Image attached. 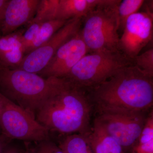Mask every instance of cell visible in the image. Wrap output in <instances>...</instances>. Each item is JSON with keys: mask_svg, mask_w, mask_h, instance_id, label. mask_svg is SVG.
<instances>
[{"mask_svg": "<svg viewBox=\"0 0 153 153\" xmlns=\"http://www.w3.org/2000/svg\"><path fill=\"white\" fill-rule=\"evenodd\" d=\"M60 137L58 146L64 153H93L87 135L73 134Z\"/></svg>", "mask_w": 153, "mask_h": 153, "instance_id": "obj_15", "label": "cell"}, {"mask_svg": "<svg viewBox=\"0 0 153 153\" xmlns=\"http://www.w3.org/2000/svg\"><path fill=\"white\" fill-rule=\"evenodd\" d=\"M88 52L80 30L58 49L48 65L37 74L45 78H65L72 68Z\"/></svg>", "mask_w": 153, "mask_h": 153, "instance_id": "obj_10", "label": "cell"}, {"mask_svg": "<svg viewBox=\"0 0 153 153\" xmlns=\"http://www.w3.org/2000/svg\"><path fill=\"white\" fill-rule=\"evenodd\" d=\"M133 64V61L120 51L88 52L64 78L89 90L104 82L121 68Z\"/></svg>", "mask_w": 153, "mask_h": 153, "instance_id": "obj_4", "label": "cell"}, {"mask_svg": "<svg viewBox=\"0 0 153 153\" xmlns=\"http://www.w3.org/2000/svg\"><path fill=\"white\" fill-rule=\"evenodd\" d=\"M94 109L88 90L65 78H56L50 92L41 102L36 119L50 133L60 137L87 135Z\"/></svg>", "mask_w": 153, "mask_h": 153, "instance_id": "obj_1", "label": "cell"}, {"mask_svg": "<svg viewBox=\"0 0 153 153\" xmlns=\"http://www.w3.org/2000/svg\"><path fill=\"white\" fill-rule=\"evenodd\" d=\"M59 3V0H40L36 14L29 23H43L56 20Z\"/></svg>", "mask_w": 153, "mask_h": 153, "instance_id": "obj_17", "label": "cell"}, {"mask_svg": "<svg viewBox=\"0 0 153 153\" xmlns=\"http://www.w3.org/2000/svg\"><path fill=\"white\" fill-rule=\"evenodd\" d=\"M11 141V140L9 139L1 134H0V153H3Z\"/></svg>", "mask_w": 153, "mask_h": 153, "instance_id": "obj_24", "label": "cell"}, {"mask_svg": "<svg viewBox=\"0 0 153 153\" xmlns=\"http://www.w3.org/2000/svg\"><path fill=\"white\" fill-rule=\"evenodd\" d=\"M3 153H25L24 151H22L15 146L9 145L5 149Z\"/></svg>", "mask_w": 153, "mask_h": 153, "instance_id": "obj_26", "label": "cell"}, {"mask_svg": "<svg viewBox=\"0 0 153 153\" xmlns=\"http://www.w3.org/2000/svg\"><path fill=\"white\" fill-rule=\"evenodd\" d=\"M1 37V36H0V37Z\"/></svg>", "mask_w": 153, "mask_h": 153, "instance_id": "obj_29", "label": "cell"}, {"mask_svg": "<svg viewBox=\"0 0 153 153\" xmlns=\"http://www.w3.org/2000/svg\"><path fill=\"white\" fill-rule=\"evenodd\" d=\"M56 78H45L22 69L3 67L0 68V93L36 117L37 109Z\"/></svg>", "mask_w": 153, "mask_h": 153, "instance_id": "obj_3", "label": "cell"}, {"mask_svg": "<svg viewBox=\"0 0 153 153\" xmlns=\"http://www.w3.org/2000/svg\"><path fill=\"white\" fill-rule=\"evenodd\" d=\"M82 18L68 20L49 40L25 55L19 69L38 74L46 67L58 49L81 30Z\"/></svg>", "mask_w": 153, "mask_h": 153, "instance_id": "obj_8", "label": "cell"}, {"mask_svg": "<svg viewBox=\"0 0 153 153\" xmlns=\"http://www.w3.org/2000/svg\"><path fill=\"white\" fill-rule=\"evenodd\" d=\"M40 0H9L0 32L4 36L16 30L32 21L36 14Z\"/></svg>", "mask_w": 153, "mask_h": 153, "instance_id": "obj_11", "label": "cell"}, {"mask_svg": "<svg viewBox=\"0 0 153 153\" xmlns=\"http://www.w3.org/2000/svg\"><path fill=\"white\" fill-rule=\"evenodd\" d=\"M134 147L136 153H153V141L142 144H136Z\"/></svg>", "mask_w": 153, "mask_h": 153, "instance_id": "obj_23", "label": "cell"}, {"mask_svg": "<svg viewBox=\"0 0 153 153\" xmlns=\"http://www.w3.org/2000/svg\"><path fill=\"white\" fill-rule=\"evenodd\" d=\"M120 38L118 49L133 61L142 49L152 40L153 36V13L137 12L129 17Z\"/></svg>", "mask_w": 153, "mask_h": 153, "instance_id": "obj_9", "label": "cell"}, {"mask_svg": "<svg viewBox=\"0 0 153 153\" xmlns=\"http://www.w3.org/2000/svg\"><path fill=\"white\" fill-rule=\"evenodd\" d=\"M94 153H124L123 148L94 118L91 130L87 135Z\"/></svg>", "mask_w": 153, "mask_h": 153, "instance_id": "obj_14", "label": "cell"}, {"mask_svg": "<svg viewBox=\"0 0 153 153\" xmlns=\"http://www.w3.org/2000/svg\"><path fill=\"white\" fill-rule=\"evenodd\" d=\"M25 153H64L51 140L34 142H25Z\"/></svg>", "mask_w": 153, "mask_h": 153, "instance_id": "obj_19", "label": "cell"}, {"mask_svg": "<svg viewBox=\"0 0 153 153\" xmlns=\"http://www.w3.org/2000/svg\"><path fill=\"white\" fill-rule=\"evenodd\" d=\"M150 112L105 110L95 112V119L123 149L136 143Z\"/></svg>", "mask_w": 153, "mask_h": 153, "instance_id": "obj_7", "label": "cell"}, {"mask_svg": "<svg viewBox=\"0 0 153 153\" xmlns=\"http://www.w3.org/2000/svg\"><path fill=\"white\" fill-rule=\"evenodd\" d=\"M9 0H0V25L2 22Z\"/></svg>", "mask_w": 153, "mask_h": 153, "instance_id": "obj_25", "label": "cell"}, {"mask_svg": "<svg viewBox=\"0 0 153 153\" xmlns=\"http://www.w3.org/2000/svg\"><path fill=\"white\" fill-rule=\"evenodd\" d=\"M23 31L0 37V64L3 67L16 68L25 57L21 41Z\"/></svg>", "mask_w": 153, "mask_h": 153, "instance_id": "obj_13", "label": "cell"}, {"mask_svg": "<svg viewBox=\"0 0 153 153\" xmlns=\"http://www.w3.org/2000/svg\"><path fill=\"white\" fill-rule=\"evenodd\" d=\"M5 98V97L0 93V116H1V113L2 111L3 107H4ZM0 134H1V129H0Z\"/></svg>", "mask_w": 153, "mask_h": 153, "instance_id": "obj_27", "label": "cell"}, {"mask_svg": "<svg viewBox=\"0 0 153 153\" xmlns=\"http://www.w3.org/2000/svg\"><path fill=\"white\" fill-rule=\"evenodd\" d=\"M144 0H123L121 1L117 8L119 28L123 30L128 19L138 12L143 5Z\"/></svg>", "mask_w": 153, "mask_h": 153, "instance_id": "obj_18", "label": "cell"}, {"mask_svg": "<svg viewBox=\"0 0 153 153\" xmlns=\"http://www.w3.org/2000/svg\"><path fill=\"white\" fill-rule=\"evenodd\" d=\"M119 0H59L57 19L67 21L83 19L94 9L117 6Z\"/></svg>", "mask_w": 153, "mask_h": 153, "instance_id": "obj_12", "label": "cell"}, {"mask_svg": "<svg viewBox=\"0 0 153 153\" xmlns=\"http://www.w3.org/2000/svg\"><path fill=\"white\" fill-rule=\"evenodd\" d=\"M3 66H2L1 65V64H0V68H2V67H3Z\"/></svg>", "mask_w": 153, "mask_h": 153, "instance_id": "obj_28", "label": "cell"}, {"mask_svg": "<svg viewBox=\"0 0 153 153\" xmlns=\"http://www.w3.org/2000/svg\"><path fill=\"white\" fill-rule=\"evenodd\" d=\"M1 133L9 139L34 142L50 139V133L36 117L5 97L1 116Z\"/></svg>", "mask_w": 153, "mask_h": 153, "instance_id": "obj_6", "label": "cell"}, {"mask_svg": "<svg viewBox=\"0 0 153 153\" xmlns=\"http://www.w3.org/2000/svg\"><path fill=\"white\" fill-rule=\"evenodd\" d=\"M151 141H153V110L149 114L144 127L136 144H142Z\"/></svg>", "mask_w": 153, "mask_h": 153, "instance_id": "obj_22", "label": "cell"}, {"mask_svg": "<svg viewBox=\"0 0 153 153\" xmlns=\"http://www.w3.org/2000/svg\"><path fill=\"white\" fill-rule=\"evenodd\" d=\"M68 21L56 19L42 23L27 54L44 45Z\"/></svg>", "mask_w": 153, "mask_h": 153, "instance_id": "obj_16", "label": "cell"}, {"mask_svg": "<svg viewBox=\"0 0 153 153\" xmlns=\"http://www.w3.org/2000/svg\"><path fill=\"white\" fill-rule=\"evenodd\" d=\"M39 23H29L27 25V29L24 30L21 37V41L24 48L25 55L30 45L36 38L41 24Z\"/></svg>", "mask_w": 153, "mask_h": 153, "instance_id": "obj_21", "label": "cell"}, {"mask_svg": "<svg viewBox=\"0 0 153 153\" xmlns=\"http://www.w3.org/2000/svg\"><path fill=\"white\" fill-rule=\"evenodd\" d=\"M88 91L95 112L105 110L149 111L152 108L153 77L134 64L121 68Z\"/></svg>", "mask_w": 153, "mask_h": 153, "instance_id": "obj_2", "label": "cell"}, {"mask_svg": "<svg viewBox=\"0 0 153 153\" xmlns=\"http://www.w3.org/2000/svg\"><path fill=\"white\" fill-rule=\"evenodd\" d=\"M135 66L146 74L153 77V49H148L134 59Z\"/></svg>", "mask_w": 153, "mask_h": 153, "instance_id": "obj_20", "label": "cell"}, {"mask_svg": "<svg viewBox=\"0 0 153 153\" xmlns=\"http://www.w3.org/2000/svg\"><path fill=\"white\" fill-rule=\"evenodd\" d=\"M118 6L97 8L83 18L80 33L89 52L119 51Z\"/></svg>", "mask_w": 153, "mask_h": 153, "instance_id": "obj_5", "label": "cell"}]
</instances>
